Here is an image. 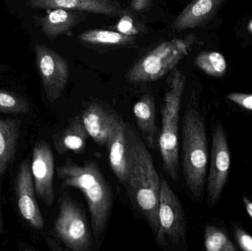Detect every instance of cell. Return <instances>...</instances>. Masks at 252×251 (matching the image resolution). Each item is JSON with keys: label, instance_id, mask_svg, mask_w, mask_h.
Masks as SVG:
<instances>
[{"label": "cell", "instance_id": "17", "mask_svg": "<svg viewBox=\"0 0 252 251\" xmlns=\"http://www.w3.org/2000/svg\"><path fill=\"white\" fill-rule=\"evenodd\" d=\"M89 137L81 117L77 116L69 122L64 129L53 136V144L59 154H64L67 152L78 154L85 150Z\"/></svg>", "mask_w": 252, "mask_h": 251}, {"label": "cell", "instance_id": "26", "mask_svg": "<svg viewBox=\"0 0 252 251\" xmlns=\"http://www.w3.org/2000/svg\"><path fill=\"white\" fill-rule=\"evenodd\" d=\"M226 98L231 103L242 110L252 112V94L233 92L226 95Z\"/></svg>", "mask_w": 252, "mask_h": 251}, {"label": "cell", "instance_id": "19", "mask_svg": "<svg viewBox=\"0 0 252 251\" xmlns=\"http://www.w3.org/2000/svg\"><path fill=\"white\" fill-rule=\"evenodd\" d=\"M22 123L16 118H0V177L14 159Z\"/></svg>", "mask_w": 252, "mask_h": 251}, {"label": "cell", "instance_id": "27", "mask_svg": "<svg viewBox=\"0 0 252 251\" xmlns=\"http://www.w3.org/2000/svg\"><path fill=\"white\" fill-rule=\"evenodd\" d=\"M151 4L152 0H132L129 8L133 13H144L151 7Z\"/></svg>", "mask_w": 252, "mask_h": 251}, {"label": "cell", "instance_id": "18", "mask_svg": "<svg viewBox=\"0 0 252 251\" xmlns=\"http://www.w3.org/2000/svg\"><path fill=\"white\" fill-rule=\"evenodd\" d=\"M222 0H192L175 19L173 29L181 32L205 22L220 5Z\"/></svg>", "mask_w": 252, "mask_h": 251}, {"label": "cell", "instance_id": "31", "mask_svg": "<svg viewBox=\"0 0 252 251\" xmlns=\"http://www.w3.org/2000/svg\"></svg>", "mask_w": 252, "mask_h": 251}, {"label": "cell", "instance_id": "11", "mask_svg": "<svg viewBox=\"0 0 252 251\" xmlns=\"http://www.w3.org/2000/svg\"><path fill=\"white\" fill-rule=\"evenodd\" d=\"M15 191L21 216L32 228L42 229L44 221L35 198L31 167L27 161L22 162L19 167L15 183Z\"/></svg>", "mask_w": 252, "mask_h": 251}, {"label": "cell", "instance_id": "1", "mask_svg": "<svg viewBox=\"0 0 252 251\" xmlns=\"http://www.w3.org/2000/svg\"><path fill=\"white\" fill-rule=\"evenodd\" d=\"M128 170L124 187L130 201L140 212L154 236L158 229L161 179L143 140L127 126Z\"/></svg>", "mask_w": 252, "mask_h": 251}, {"label": "cell", "instance_id": "2", "mask_svg": "<svg viewBox=\"0 0 252 251\" xmlns=\"http://www.w3.org/2000/svg\"><path fill=\"white\" fill-rule=\"evenodd\" d=\"M56 171L62 189H78L85 196L91 217L92 232L99 244L103 240L112 212V193L98 165L94 161L83 165L66 161Z\"/></svg>", "mask_w": 252, "mask_h": 251}, {"label": "cell", "instance_id": "7", "mask_svg": "<svg viewBox=\"0 0 252 251\" xmlns=\"http://www.w3.org/2000/svg\"><path fill=\"white\" fill-rule=\"evenodd\" d=\"M56 237L72 251L93 250V232L83 209L63 193L59 199V212L53 225Z\"/></svg>", "mask_w": 252, "mask_h": 251}, {"label": "cell", "instance_id": "25", "mask_svg": "<svg viewBox=\"0 0 252 251\" xmlns=\"http://www.w3.org/2000/svg\"><path fill=\"white\" fill-rule=\"evenodd\" d=\"M232 229L239 249L244 251H252V235L238 223H232Z\"/></svg>", "mask_w": 252, "mask_h": 251}, {"label": "cell", "instance_id": "10", "mask_svg": "<svg viewBox=\"0 0 252 251\" xmlns=\"http://www.w3.org/2000/svg\"><path fill=\"white\" fill-rule=\"evenodd\" d=\"M31 172L38 198L46 206H51L55 198L54 156L50 146L45 141L37 143L32 150Z\"/></svg>", "mask_w": 252, "mask_h": 251}, {"label": "cell", "instance_id": "28", "mask_svg": "<svg viewBox=\"0 0 252 251\" xmlns=\"http://www.w3.org/2000/svg\"><path fill=\"white\" fill-rule=\"evenodd\" d=\"M243 205H244V209H245L246 212L249 215L252 221V198L250 197L248 195H244L241 197Z\"/></svg>", "mask_w": 252, "mask_h": 251}, {"label": "cell", "instance_id": "15", "mask_svg": "<svg viewBox=\"0 0 252 251\" xmlns=\"http://www.w3.org/2000/svg\"><path fill=\"white\" fill-rule=\"evenodd\" d=\"M50 10L45 16L36 19L43 33L50 40H55L61 35L67 33L87 18L84 12L63 8Z\"/></svg>", "mask_w": 252, "mask_h": 251}, {"label": "cell", "instance_id": "16", "mask_svg": "<svg viewBox=\"0 0 252 251\" xmlns=\"http://www.w3.org/2000/svg\"><path fill=\"white\" fill-rule=\"evenodd\" d=\"M136 125L142 134L144 142L150 148H156L158 144L155 99L151 94L142 96L133 106Z\"/></svg>", "mask_w": 252, "mask_h": 251}, {"label": "cell", "instance_id": "29", "mask_svg": "<svg viewBox=\"0 0 252 251\" xmlns=\"http://www.w3.org/2000/svg\"><path fill=\"white\" fill-rule=\"evenodd\" d=\"M0 233L4 234V220H3L2 212H1V203H0Z\"/></svg>", "mask_w": 252, "mask_h": 251}, {"label": "cell", "instance_id": "22", "mask_svg": "<svg viewBox=\"0 0 252 251\" xmlns=\"http://www.w3.org/2000/svg\"><path fill=\"white\" fill-rule=\"evenodd\" d=\"M195 64L201 70L210 76H223L226 70L225 57L217 52L200 53L195 59Z\"/></svg>", "mask_w": 252, "mask_h": 251}, {"label": "cell", "instance_id": "21", "mask_svg": "<svg viewBox=\"0 0 252 251\" xmlns=\"http://www.w3.org/2000/svg\"><path fill=\"white\" fill-rule=\"evenodd\" d=\"M204 246L207 251H238L226 229L212 223L207 224L204 228Z\"/></svg>", "mask_w": 252, "mask_h": 251}, {"label": "cell", "instance_id": "30", "mask_svg": "<svg viewBox=\"0 0 252 251\" xmlns=\"http://www.w3.org/2000/svg\"><path fill=\"white\" fill-rule=\"evenodd\" d=\"M250 29H251L252 30V22L251 23V25H250Z\"/></svg>", "mask_w": 252, "mask_h": 251}, {"label": "cell", "instance_id": "23", "mask_svg": "<svg viewBox=\"0 0 252 251\" xmlns=\"http://www.w3.org/2000/svg\"><path fill=\"white\" fill-rule=\"evenodd\" d=\"M30 109L26 99L13 91L0 89V113L23 114L28 113Z\"/></svg>", "mask_w": 252, "mask_h": 251}, {"label": "cell", "instance_id": "20", "mask_svg": "<svg viewBox=\"0 0 252 251\" xmlns=\"http://www.w3.org/2000/svg\"><path fill=\"white\" fill-rule=\"evenodd\" d=\"M77 38L82 42L97 45H127L133 44L136 40L135 36L102 29H88L81 32Z\"/></svg>", "mask_w": 252, "mask_h": 251}, {"label": "cell", "instance_id": "12", "mask_svg": "<svg viewBox=\"0 0 252 251\" xmlns=\"http://www.w3.org/2000/svg\"><path fill=\"white\" fill-rule=\"evenodd\" d=\"M80 117L89 136L96 144L103 147L107 145L121 118L97 102L86 106Z\"/></svg>", "mask_w": 252, "mask_h": 251}, {"label": "cell", "instance_id": "13", "mask_svg": "<svg viewBox=\"0 0 252 251\" xmlns=\"http://www.w3.org/2000/svg\"><path fill=\"white\" fill-rule=\"evenodd\" d=\"M25 5L30 8H63L119 18L127 11L115 0H27Z\"/></svg>", "mask_w": 252, "mask_h": 251}, {"label": "cell", "instance_id": "8", "mask_svg": "<svg viewBox=\"0 0 252 251\" xmlns=\"http://www.w3.org/2000/svg\"><path fill=\"white\" fill-rule=\"evenodd\" d=\"M231 167V153L227 135L221 121L218 120L212 131L210 167L206 183V198L209 207L220 200L227 184Z\"/></svg>", "mask_w": 252, "mask_h": 251}, {"label": "cell", "instance_id": "6", "mask_svg": "<svg viewBox=\"0 0 252 251\" xmlns=\"http://www.w3.org/2000/svg\"><path fill=\"white\" fill-rule=\"evenodd\" d=\"M158 229L156 243L164 249L187 246V222L182 203L164 178L160 182Z\"/></svg>", "mask_w": 252, "mask_h": 251}, {"label": "cell", "instance_id": "24", "mask_svg": "<svg viewBox=\"0 0 252 251\" xmlns=\"http://www.w3.org/2000/svg\"><path fill=\"white\" fill-rule=\"evenodd\" d=\"M130 13L127 9V11L120 17L115 29L124 35L136 36L143 32V25L139 24Z\"/></svg>", "mask_w": 252, "mask_h": 251}, {"label": "cell", "instance_id": "9", "mask_svg": "<svg viewBox=\"0 0 252 251\" xmlns=\"http://www.w3.org/2000/svg\"><path fill=\"white\" fill-rule=\"evenodd\" d=\"M37 69L50 103L62 96L69 80L67 62L59 53L43 44H35L33 47Z\"/></svg>", "mask_w": 252, "mask_h": 251}, {"label": "cell", "instance_id": "14", "mask_svg": "<svg viewBox=\"0 0 252 251\" xmlns=\"http://www.w3.org/2000/svg\"><path fill=\"white\" fill-rule=\"evenodd\" d=\"M109 164L114 174L124 185L128 170V146L127 125L120 118L115 130L108 141Z\"/></svg>", "mask_w": 252, "mask_h": 251}, {"label": "cell", "instance_id": "3", "mask_svg": "<svg viewBox=\"0 0 252 251\" xmlns=\"http://www.w3.org/2000/svg\"><path fill=\"white\" fill-rule=\"evenodd\" d=\"M182 167L187 188L195 198L201 199L207 183L209 163L207 127L195 103H189L182 120Z\"/></svg>", "mask_w": 252, "mask_h": 251}, {"label": "cell", "instance_id": "4", "mask_svg": "<svg viewBox=\"0 0 252 251\" xmlns=\"http://www.w3.org/2000/svg\"><path fill=\"white\" fill-rule=\"evenodd\" d=\"M185 85L186 76L175 68L167 80V88L161 107L162 119L158 147L164 170L173 181H176L179 175V115Z\"/></svg>", "mask_w": 252, "mask_h": 251}, {"label": "cell", "instance_id": "5", "mask_svg": "<svg viewBox=\"0 0 252 251\" xmlns=\"http://www.w3.org/2000/svg\"><path fill=\"white\" fill-rule=\"evenodd\" d=\"M194 41L192 35H188L161 43L128 69L126 79L132 84H142L163 78L189 53Z\"/></svg>", "mask_w": 252, "mask_h": 251}]
</instances>
